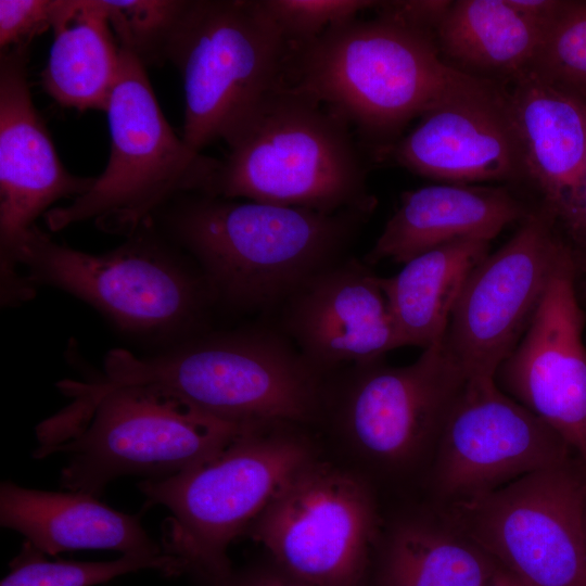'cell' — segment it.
<instances>
[{"label":"cell","instance_id":"1","mask_svg":"<svg viewBox=\"0 0 586 586\" xmlns=\"http://www.w3.org/2000/svg\"><path fill=\"white\" fill-rule=\"evenodd\" d=\"M369 217L183 193L153 221L194 262L215 305L272 313L310 277L346 258Z\"/></svg>","mask_w":586,"mask_h":586},{"label":"cell","instance_id":"2","mask_svg":"<svg viewBox=\"0 0 586 586\" xmlns=\"http://www.w3.org/2000/svg\"><path fill=\"white\" fill-rule=\"evenodd\" d=\"M475 77L444 61L435 34L375 14L290 46L284 85L341 117L381 161L413 118Z\"/></svg>","mask_w":586,"mask_h":586},{"label":"cell","instance_id":"3","mask_svg":"<svg viewBox=\"0 0 586 586\" xmlns=\"http://www.w3.org/2000/svg\"><path fill=\"white\" fill-rule=\"evenodd\" d=\"M154 384L230 423L308 425L324 412L327 375L275 326L204 331L140 357L116 348L102 379L78 382L87 395L114 386Z\"/></svg>","mask_w":586,"mask_h":586},{"label":"cell","instance_id":"4","mask_svg":"<svg viewBox=\"0 0 586 586\" xmlns=\"http://www.w3.org/2000/svg\"><path fill=\"white\" fill-rule=\"evenodd\" d=\"M13 266L33 291L62 290L120 331L170 345L206 331L216 306L194 262L153 220L100 254L58 243L34 225L18 241Z\"/></svg>","mask_w":586,"mask_h":586},{"label":"cell","instance_id":"5","mask_svg":"<svg viewBox=\"0 0 586 586\" xmlns=\"http://www.w3.org/2000/svg\"><path fill=\"white\" fill-rule=\"evenodd\" d=\"M228 148L205 194L327 214L370 216L377 206L352 128L284 84Z\"/></svg>","mask_w":586,"mask_h":586},{"label":"cell","instance_id":"6","mask_svg":"<svg viewBox=\"0 0 586 586\" xmlns=\"http://www.w3.org/2000/svg\"><path fill=\"white\" fill-rule=\"evenodd\" d=\"M75 398L52 420L62 430L59 443L39 447L36 456L68 454L62 486L93 496L118 476L160 479L186 470L254 426L212 417L154 384L114 386Z\"/></svg>","mask_w":586,"mask_h":586},{"label":"cell","instance_id":"7","mask_svg":"<svg viewBox=\"0 0 586 586\" xmlns=\"http://www.w3.org/2000/svg\"><path fill=\"white\" fill-rule=\"evenodd\" d=\"M302 425L257 424L209 458L139 484L151 504L171 515L163 552L207 583L231 572L229 545L245 535L284 484L316 459Z\"/></svg>","mask_w":586,"mask_h":586},{"label":"cell","instance_id":"8","mask_svg":"<svg viewBox=\"0 0 586 586\" xmlns=\"http://www.w3.org/2000/svg\"><path fill=\"white\" fill-rule=\"evenodd\" d=\"M289 52L260 0H188L166 51L183 80L184 142L230 146L284 84Z\"/></svg>","mask_w":586,"mask_h":586},{"label":"cell","instance_id":"9","mask_svg":"<svg viewBox=\"0 0 586 586\" xmlns=\"http://www.w3.org/2000/svg\"><path fill=\"white\" fill-rule=\"evenodd\" d=\"M120 48L107 107L110 156L91 187L44 214L59 231L92 220L102 231L130 235L176 196L207 193L220 161L192 150L167 123L142 62Z\"/></svg>","mask_w":586,"mask_h":586},{"label":"cell","instance_id":"10","mask_svg":"<svg viewBox=\"0 0 586 586\" xmlns=\"http://www.w3.org/2000/svg\"><path fill=\"white\" fill-rule=\"evenodd\" d=\"M446 518L525 586H586V468L579 459L448 505Z\"/></svg>","mask_w":586,"mask_h":586},{"label":"cell","instance_id":"11","mask_svg":"<svg viewBox=\"0 0 586 586\" xmlns=\"http://www.w3.org/2000/svg\"><path fill=\"white\" fill-rule=\"evenodd\" d=\"M377 530L368 485L316 458L284 484L245 535L304 586H362Z\"/></svg>","mask_w":586,"mask_h":586},{"label":"cell","instance_id":"12","mask_svg":"<svg viewBox=\"0 0 586 586\" xmlns=\"http://www.w3.org/2000/svg\"><path fill=\"white\" fill-rule=\"evenodd\" d=\"M570 249L553 215L537 204L517 232L471 271L444 344L467 378H495L537 313Z\"/></svg>","mask_w":586,"mask_h":586},{"label":"cell","instance_id":"13","mask_svg":"<svg viewBox=\"0 0 586 586\" xmlns=\"http://www.w3.org/2000/svg\"><path fill=\"white\" fill-rule=\"evenodd\" d=\"M344 369V368H343ZM337 395L326 392V407L364 455L403 467L435 448L467 375L440 341L412 364L391 367L383 359L345 367Z\"/></svg>","mask_w":586,"mask_h":586},{"label":"cell","instance_id":"14","mask_svg":"<svg viewBox=\"0 0 586 586\" xmlns=\"http://www.w3.org/2000/svg\"><path fill=\"white\" fill-rule=\"evenodd\" d=\"M435 450L432 486L448 505L573 459L560 434L483 377L467 378Z\"/></svg>","mask_w":586,"mask_h":586},{"label":"cell","instance_id":"15","mask_svg":"<svg viewBox=\"0 0 586 586\" xmlns=\"http://www.w3.org/2000/svg\"><path fill=\"white\" fill-rule=\"evenodd\" d=\"M585 318L570 251L495 382L560 434L586 468Z\"/></svg>","mask_w":586,"mask_h":586},{"label":"cell","instance_id":"16","mask_svg":"<svg viewBox=\"0 0 586 586\" xmlns=\"http://www.w3.org/2000/svg\"><path fill=\"white\" fill-rule=\"evenodd\" d=\"M383 160L445 183L526 179L508 89L483 77H475L428 110Z\"/></svg>","mask_w":586,"mask_h":586},{"label":"cell","instance_id":"17","mask_svg":"<svg viewBox=\"0 0 586 586\" xmlns=\"http://www.w3.org/2000/svg\"><path fill=\"white\" fill-rule=\"evenodd\" d=\"M28 47L0 56V283L22 285L13 266L16 245L35 220L64 198L84 194L94 178L73 176L62 165L34 105L27 75Z\"/></svg>","mask_w":586,"mask_h":586},{"label":"cell","instance_id":"18","mask_svg":"<svg viewBox=\"0 0 586 586\" xmlns=\"http://www.w3.org/2000/svg\"><path fill=\"white\" fill-rule=\"evenodd\" d=\"M346 257L301 284L276 310V327L328 375L403 346L379 276Z\"/></svg>","mask_w":586,"mask_h":586},{"label":"cell","instance_id":"19","mask_svg":"<svg viewBox=\"0 0 586 586\" xmlns=\"http://www.w3.org/2000/svg\"><path fill=\"white\" fill-rule=\"evenodd\" d=\"M508 99L526 180L565 229L577 214L586 173V102L531 69L511 81Z\"/></svg>","mask_w":586,"mask_h":586},{"label":"cell","instance_id":"20","mask_svg":"<svg viewBox=\"0 0 586 586\" xmlns=\"http://www.w3.org/2000/svg\"><path fill=\"white\" fill-rule=\"evenodd\" d=\"M534 207L501 186L441 183L407 191L365 262L404 265L454 242H491L507 226L522 222Z\"/></svg>","mask_w":586,"mask_h":586},{"label":"cell","instance_id":"21","mask_svg":"<svg viewBox=\"0 0 586 586\" xmlns=\"http://www.w3.org/2000/svg\"><path fill=\"white\" fill-rule=\"evenodd\" d=\"M0 523L21 533L42 553L110 549L124 555L158 556L138 515H130L80 492H49L3 482Z\"/></svg>","mask_w":586,"mask_h":586},{"label":"cell","instance_id":"22","mask_svg":"<svg viewBox=\"0 0 586 586\" xmlns=\"http://www.w3.org/2000/svg\"><path fill=\"white\" fill-rule=\"evenodd\" d=\"M53 42L41 73L60 105L106 111L120 66V48L104 0H56Z\"/></svg>","mask_w":586,"mask_h":586},{"label":"cell","instance_id":"23","mask_svg":"<svg viewBox=\"0 0 586 586\" xmlns=\"http://www.w3.org/2000/svg\"><path fill=\"white\" fill-rule=\"evenodd\" d=\"M488 253V241H458L408 260L392 277H379L403 346L425 349L444 339L466 280Z\"/></svg>","mask_w":586,"mask_h":586},{"label":"cell","instance_id":"24","mask_svg":"<svg viewBox=\"0 0 586 586\" xmlns=\"http://www.w3.org/2000/svg\"><path fill=\"white\" fill-rule=\"evenodd\" d=\"M435 36L442 58L451 66L511 82L531 68L543 33L508 0H456Z\"/></svg>","mask_w":586,"mask_h":586},{"label":"cell","instance_id":"25","mask_svg":"<svg viewBox=\"0 0 586 586\" xmlns=\"http://www.w3.org/2000/svg\"><path fill=\"white\" fill-rule=\"evenodd\" d=\"M499 565L447 522L405 520L387 537L379 586H487Z\"/></svg>","mask_w":586,"mask_h":586},{"label":"cell","instance_id":"26","mask_svg":"<svg viewBox=\"0 0 586 586\" xmlns=\"http://www.w3.org/2000/svg\"><path fill=\"white\" fill-rule=\"evenodd\" d=\"M43 555L25 542L0 586H93L145 569L158 570L169 576L186 573L180 559L164 552L158 556L123 555L102 562L49 561Z\"/></svg>","mask_w":586,"mask_h":586},{"label":"cell","instance_id":"27","mask_svg":"<svg viewBox=\"0 0 586 586\" xmlns=\"http://www.w3.org/2000/svg\"><path fill=\"white\" fill-rule=\"evenodd\" d=\"M530 69L586 102V1L565 0L543 35Z\"/></svg>","mask_w":586,"mask_h":586},{"label":"cell","instance_id":"28","mask_svg":"<svg viewBox=\"0 0 586 586\" xmlns=\"http://www.w3.org/2000/svg\"><path fill=\"white\" fill-rule=\"evenodd\" d=\"M188 0H104L119 47L146 67L166 63V51Z\"/></svg>","mask_w":586,"mask_h":586},{"label":"cell","instance_id":"29","mask_svg":"<svg viewBox=\"0 0 586 586\" xmlns=\"http://www.w3.org/2000/svg\"><path fill=\"white\" fill-rule=\"evenodd\" d=\"M290 46L306 43L329 28L374 10L373 0H260Z\"/></svg>","mask_w":586,"mask_h":586},{"label":"cell","instance_id":"30","mask_svg":"<svg viewBox=\"0 0 586 586\" xmlns=\"http://www.w3.org/2000/svg\"><path fill=\"white\" fill-rule=\"evenodd\" d=\"M56 0H0V47H28L51 28Z\"/></svg>","mask_w":586,"mask_h":586},{"label":"cell","instance_id":"31","mask_svg":"<svg viewBox=\"0 0 586 586\" xmlns=\"http://www.w3.org/2000/svg\"><path fill=\"white\" fill-rule=\"evenodd\" d=\"M449 0H391L379 1L375 14L384 15L405 25L436 34L448 13Z\"/></svg>","mask_w":586,"mask_h":586},{"label":"cell","instance_id":"32","mask_svg":"<svg viewBox=\"0 0 586 586\" xmlns=\"http://www.w3.org/2000/svg\"><path fill=\"white\" fill-rule=\"evenodd\" d=\"M211 586H304L276 565L240 573L232 571L224 578L208 583Z\"/></svg>","mask_w":586,"mask_h":586},{"label":"cell","instance_id":"33","mask_svg":"<svg viewBox=\"0 0 586 586\" xmlns=\"http://www.w3.org/2000/svg\"><path fill=\"white\" fill-rule=\"evenodd\" d=\"M565 231L577 278L579 273L586 275V173L577 214Z\"/></svg>","mask_w":586,"mask_h":586},{"label":"cell","instance_id":"34","mask_svg":"<svg viewBox=\"0 0 586 586\" xmlns=\"http://www.w3.org/2000/svg\"><path fill=\"white\" fill-rule=\"evenodd\" d=\"M543 35L562 11L565 0H508Z\"/></svg>","mask_w":586,"mask_h":586},{"label":"cell","instance_id":"35","mask_svg":"<svg viewBox=\"0 0 586 586\" xmlns=\"http://www.w3.org/2000/svg\"><path fill=\"white\" fill-rule=\"evenodd\" d=\"M487 586H525L514 575L501 566L498 568Z\"/></svg>","mask_w":586,"mask_h":586}]
</instances>
